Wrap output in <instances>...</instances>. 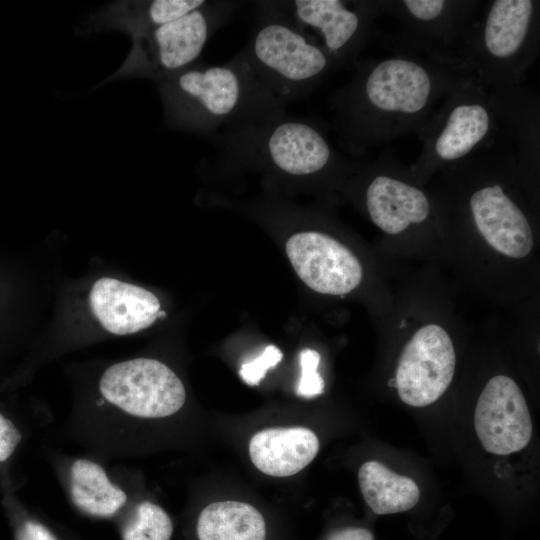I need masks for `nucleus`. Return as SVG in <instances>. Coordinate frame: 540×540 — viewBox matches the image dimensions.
I'll use <instances>...</instances> for the list:
<instances>
[{"label":"nucleus","mask_w":540,"mask_h":540,"mask_svg":"<svg viewBox=\"0 0 540 540\" xmlns=\"http://www.w3.org/2000/svg\"><path fill=\"white\" fill-rule=\"evenodd\" d=\"M539 2L495 0L475 22L466 61L481 80L510 85L520 79L536 51Z\"/></svg>","instance_id":"5"},{"label":"nucleus","mask_w":540,"mask_h":540,"mask_svg":"<svg viewBox=\"0 0 540 540\" xmlns=\"http://www.w3.org/2000/svg\"><path fill=\"white\" fill-rule=\"evenodd\" d=\"M89 302L100 324L115 335L148 328L160 311V302L152 292L111 277H102L93 284Z\"/></svg>","instance_id":"15"},{"label":"nucleus","mask_w":540,"mask_h":540,"mask_svg":"<svg viewBox=\"0 0 540 540\" xmlns=\"http://www.w3.org/2000/svg\"><path fill=\"white\" fill-rule=\"evenodd\" d=\"M456 365L453 342L438 324L419 328L404 346L395 375L400 399L413 407L437 401L452 382Z\"/></svg>","instance_id":"9"},{"label":"nucleus","mask_w":540,"mask_h":540,"mask_svg":"<svg viewBox=\"0 0 540 540\" xmlns=\"http://www.w3.org/2000/svg\"><path fill=\"white\" fill-rule=\"evenodd\" d=\"M267 3L319 46L335 66L360 50L376 12V5L367 2L294 0Z\"/></svg>","instance_id":"8"},{"label":"nucleus","mask_w":540,"mask_h":540,"mask_svg":"<svg viewBox=\"0 0 540 540\" xmlns=\"http://www.w3.org/2000/svg\"><path fill=\"white\" fill-rule=\"evenodd\" d=\"M320 355L313 349L300 352L301 377L297 386V394L311 398L323 393L324 380L318 373Z\"/></svg>","instance_id":"23"},{"label":"nucleus","mask_w":540,"mask_h":540,"mask_svg":"<svg viewBox=\"0 0 540 540\" xmlns=\"http://www.w3.org/2000/svg\"><path fill=\"white\" fill-rule=\"evenodd\" d=\"M79 540V539H78Z\"/></svg>","instance_id":"27"},{"label":"nucleus","mask_w":540,"mask_h":540,"mask_svg":"<svg viewBox=\"0 0 540 540\" xmlns=\"http://www.w3.org/2000/svg\"><path fill=\"white\" fill-rule=\"evenodd\" d=\"M60 470L70 503L85 517L115 521L131 503L125 488L93 458H68Z\"/></svg>","instance_id":"14"},{"label":"nucleus","mask_w":540,"mask_h":540,"mask_svg":"<svg viewBox=\"0 0 540 540\" xmlns=\"http://www.w3.org/2000/svg\"><path fill=\"white\" fill-rule=\"evenodd\" d=\"M115 523L120 540H171L174 533L170 515L150 500L131 502Z\"/></svg>","instance_id":"21"},{"label":"nucleus","mask_w":540,"mask_h":540,"mask_svg":"<svg viewBox=\"0 0 540 540\" xmlns=\"http://www.w3.org/2000/svg\"><path fill=\"white\" fill-rule=\"evenodd\" d=\"M365 204L372 222L389 235L425 222L431 212L424 191L387 173L376 174L369 182Z\"/></svg>","instance_id":"16"},{"label":"nucleus","mask_w":540,"mask_h":540,"mask_svg":"<svg viewBox=\"0 0 540 540\" xmlns=\"http://www.w3.org/2000/svg\"><path fill=\"white\" fill-rule=\"evenodd\" d=\"M319 440L305 427H273L257 432L249 442L254 466L273 477H289L316 457Z\"/></svg>","instance_id":"17"},{"label":"nucleus","mask_w":540,"mask_h":540,"mask_svg":"<svg viewBox=\"0 0 540 540\" xmlns=\"http://www.w3.org/2000/svg\"><path fill=\"white\" fill-rule=\"evenodd\" d=\"M195 540H267L268 525L253 505L217 501L206 505L194 523Z\"/></svg>","instance_id":"19"},{"label":"nucleus","mask_w":540,"mask_h":540,"mask_svg":"<svg viewBox=\"0 0 540 540\" xmlns=\"http://www.w3.org/2000/svg\"><path fill=\"white\" fill-rule=\"evenodd\" d=\"M496 108L474 78L451 93L421 131L420 161L429 165L460 162L487 144Z\"/></svg>","instance_id":"7"},{"label":"nucleus","mask_w":540,"mask_h":540,"mask_svg":"<svg viewBox=\"0 0 540 540\" xmlns=\"http://www.w3.org/2000/svg\"><path fill=\"white\" fill-rule=\"evenodd\" d=\"M22 440V433L16 424L0 412V463L7 461Z\"/></svg>","instance_id":"25"},{"label":"nucleus","mask_w":540,"mask_h":540,"mask_svg":"<svg viewBox=\"0 0 540 540\" xmlns=\"http://www.w3.org/2000/svg\"><path fill=\"white\" fill-rule=\"evenodd\" d=\"M403 20L410 43L428 55L446 59L441 47L466 50L475 22L471 2L445 0H404L392 3ZM449 60V59H447Z\"/></svg>","instance_id":"12"},{"label":"nucleus","mask_w":540,"mask_h":540,"mask_svg":"<svg viewBox=\"0 0 540 540\" xmlns=\"http://www.w3.org/2000/svg\"><path fill=\"white\" fill-rule=\"evenodd\" d=\"M474 78L467 63L431 55L403 53L366 63L333 101L341 141L360 152L421 132L447 97Z\"/></svg>","instance_id":"1"},{"label":"nucleus","mask_w":540,"mask_h":540,"mask_svg":"<svg viewBox=\"0 0 540 540\" xmlns=\"http://www.w3.org/2000/svg\"><path fill=\"white\" fill-rule=\"evenodd\" d=\"M205 3V0L117 1L93 14L89 28L96 31L119 30L134 38L176 20Z\"/></svg>","instance_id":"18"},{"label":"nucleus","mask_w":540,"mask_h":540,"mask_svg":"<svg viewBox=\"0 0 540 540\" xmlns=\"http://www.w3.org/2000/svg\"><path fill=\"white\" fill-rule=\"evenodd\" d=\"M287 256L298 277L312 290L344 295L356 289L363 269L354 253L319 231H302L286 242Z\"/></svg>","instance_id":"11"},{"label":"nucleus","mask_w":540,"mask_h":540,"mask_svg":"<svg viewBox=\"0 0 540 540\" xmlns=\"http://www.w3.org/2000/svg\"><path fill=\"white\" fill-rule=\"evenodd\" d=\"M169 126L211 133L285 111L241 51L223 65L194 63L156 82Z\"/></svg>","instance_id":"2"},{"label":"nucleus","mask_w":540,"mask_h":540,"mask_svg":"<svg viewBox=\"0 0 540 540\" xmlns=\"http://www.w3.org/2000/svg\"><path fill=\"white\" fill-rule=\"evenodd\" d=\"M243 54L257 75L285 103L310 91L335 66L315 43L267 2Z\"/></svg>","instance_id":"4"},{"label":"nucleus","mask_w":540,"mask_h":540,"mask_svg":"<svg viewBox=\"0 0 540 540\" xmlns=\"http://www.w3.org/2000/svg\"><path fill=\"white\" fill-rule=\"evenodd\" d=\"M15 540H77L66 530L57 527L44 517L25 514L15 526Z\"/></svg>","instance_id":"22"},{"label":"nucleus","mask_w":540,"mask_h":540,"mask_svg":"<svg viewBox=\"0 0 540 540\" xmlns=\"http://www.w3.org/2000/svg\"><path fill=\"white\" fill-rule=\"evenodd\" d=\"M358 482L365 502L379 515L408 511L420 497L413 479L396 474L378 461H367L360 467Z\"/></svg>","instance_id":"20"},{"label":"nucleus","mask_w":540,"mask_h":540,"mask_svg":"<svg viewBox=\"0 0 540 540\" xmlns=\"http://www.w3.org/2000/svg\"><path fill=\"white\" fill-rule=\"evenodd\" d=\"M469 208L477 230L496 251L514 259L531 252L534 237L528 218L499 183L476 189Z\"/></svg>","instance_id":"13"},{"label":"nucleus","mask_w":540,"mask_h":540,"mask_svg":"<svg viewBox=\"0 0 540 540\" xmlns=\"http://www.w3.org/2000/svg\"><path fill=\"white\" fill-rule=\"evenodd\" d=\"M326 540H374V537L368 529L347 527L333 531Z\"/></svg>","instance_id":"26"},{"label":"nucleus","mask_w":540,"mask_h":540,"mask_svg":"<svg viewBox=\"0 0 540 540\" xmlns=\"http://www.w3.org/2000/svg\"><path fill=\"white\" fill-rule=\"evenodd\" d=\"M224 132L219 157L254 163L294 178L320 174L342 157L317 124L285 111Z\"/></svg>","instance_id":"3"},{"label":"nucleus","mask_w":540,"mask_h":540,"mask_svg":"<svg viewBox=\"0 0 540 540\" xmlns=\"http://www.w3.org/2000/svg\"><path fill=\"white\" fill-rule=\"evenodd\" d=\"M236 6L232 1H206L186 15L132 38L125 61L101 84L126 77L158 82L196 63L209 38Z\"/></svg>","instance_id":"6"},{"label":"nucleus","mask_w":540,"mask_h":540,"mask_svg":"<svg viewBox=\"0 0 540 540\" xmlns=\"http://www.w3.org/2000/svg\"><path fill=\"white\" fill-rule=\"evenodd\" d=\"M474 427L484 449L496 455L520 451L529 443L533 426L525 397L510 377H492L482 390Z\"/></svg>","instance_id":"10"},{"label":"nucleus","mask_w":540,"mask_h":540,"mask_svg":"<svg viewBox=\"0 0 540 540\" xmlns=\"http://www.w3.org/2000/svg\"><path fill=\"white\" fill-rule=\"evenodd\" d=\"M282 357L283 354L278 347L269 345L259 357L244 363L239 370V375L248 385H258L265 377L267 370L278 364Z\"/></svg>","instance_id":"24"}]
</instances>
